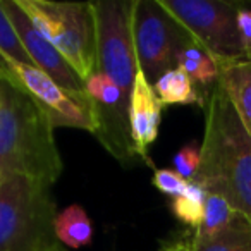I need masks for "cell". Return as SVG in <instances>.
<instances>
[{
	"label": "cell",
	"instance_id": "cell-1",
	"mask_svg": "<svg viewBox=\"0 0 251 251\" xmlns=\"http://www.w3.org/2000/svg\"><path fill=\"white\" fill-rule=\"evenodd\" d=\"M201 162L193 182L251 220V133L217 81L206 101Z\"/></svg>",
	"mask_w": 251,
	"mask_h": 251
},
{
	"label": "cell",
	"instance_id": "cell-2",
	"mask_svg": "<svg viewBox=\"0 0 251 251\" xmlns=\"http://www.w3.org/2000/svg\"><path fill=\"white\" fill-rule=\"evenodd\" d=\"M62 169L45 112L21 90L0 81V179L23 176L52 186Z\"/></svg>",
	"mask_w": 251,
	"mask_h": 251
},
{
	"label": "cell",
	"instance_id": "cell-3",
	"mask_svg": "<svg viewBox=\"0 0 251 251\" xmlns=\"http://www.w3.org/2000/svg\"><path fill=\"white\" fill-rule=\"evenodd\" d=\"M55 200L50 186L23 176L0 179V251H52Z\"/></svg>",
	"mask_w": 251,
	"mask_h": 251
},
{
	"label": "cell",
	"instance_id": "cell-4",
	"mask_svg": "<svg viewBox=\"0 0 251 251\" xmlns=\"http://www.w3.org/2000/svg\"><path fill=\"white\" fill-rule=\"evenodd\" d=\"M35 28L66 57L84 81L97 69V14L93 2L18 0Z\"/></svg>",
	"mask_w": 251,
	"mask_h": 251
},
{
	"label": "cell",
	"instance_id": "cell-5",
	"mask_svg": "<svg viewBox=\"0 0 251 251\" xmlns=\"http://www.w3.org/2000/svg\"><path fill=\"white\" fill-rule=\"evenodd\" d=\"M131 33L138 67L151 86L160 76L176 69L181 50L196 42L165 11L160 0H133Z\"/></svg>",
	"mask_w": 251,
	"mask_h": 251
},
{
	"label": "cell",
	"instance_id": "cell-6",
	"mask_svg": "<svg viewBox=\"0 0 251 251\" xmlns=\"http://www.w3.org/2000/svg\"><path fill=\"white\" fill-rule=\"evenodd\" d=\"M160 4L219 64L250 57L237 29L239 5L222 0H160Z\"/></svg>",
	"mask_w": 251,
	"mask_h": 251
},
{
	"label": "cell",
	"instance_id": "cell-7",
	"mask_svg": "<svg viewBox=\"0 0 251 251\" xmlns=\"http://www.w3.org/2000/svg\"><path fill=\"white\" fill-rule=\"evenodd\" d=\"M0 81H7L28 95L45 112L53 127L95 131L90 98L66 91L38 67L12 62L0 55Z\"/></svg>",
	"mask_w": 251,
	"mask_h": 251
},
{
	"label": "cell",
	"instance_id": "cell-8",
	"mask_svg": "<svg viewBox=\"0 0 251 251\" xmlns=\"http://www.w3.org/2000/svg\"><path fill=\"white\" fill-rule=\"evenodd\" d=\"M2 5L14 25L26 52L31 57L33 66L43 71L47 76L52 77L59 86H62L69 93L88 97L86 81L76 73V69L66 60V57L35 28L29 16L19 5L18 0H2Z\"/></svg>",
	"mask_w": 251,
	"mask_h": 251
},
{
	"label": "cell",
	"instance_id": "cell-9",
	"mask_svg": "<svg viewBox=\"0 0 251 251\" xmlns=\"http://www.w3.org/2000/svg\"><path fill=\"white\" fill-rule=\"evenodd\" d=\"M162 101L158 100L153 86L148 83L145 74L138 73L134 79L133 93L129 101V127L131 140L138 158L145 164H151L148 150L158 136L162 117Z\"/></svg>",
	"mask_w": 251,
	"mask_h": 251
},
{
	"label": "cell",
	"instance_id": "cell-10",
	"mask_svg": "<svg viewBox=\"0 0 251 251\" xmlns=\"http://www.w3.org/2000/svg\"><path fill=\"white\" fill-rule=\"evenodd\" d=\"M219 83L251 133V55L220 64Z\"/></svg>",
	"mask_w": 251,
	"mask_h": 251
},
{
	"label": "cell",
	"instance_id": "cell-11",
	"mask_svg": "<svg viewBox=\"0 0 251 251\" xmlns=\"http://www.w3.org/2000/svg\"><path fill=\"white\" fill-rule=\"evenodd\" d=\"M53 232L59 243L69 248L88 246L93 239L91 220L79 205H71L57 213L53 220Z\"/></svg>",
	"mask_w": 251,
	"mask_h": 251
},
{
	"label": "cell",
	"instance_id": "cell-12",
	"mask_svg": "<svg viewBox=\"0 0 251 251\" xmlns=\"http://www.w3.org/2000/svg\"><path fill=\"white\" fill-rule=\"evenodd\" d=\"M153 90L157 93L162 105H201L205 107V97L198 91L196 84L191 77L181 71L179 67L165 73L158 77L153 84Z\"/></svg>",
	"mask_w": 251,
	"mask_h": 251
},
{
	"label": "cell",
	"instance_id": "cell-13",
	"mask_svg": "<svg viewBox=\"0 0 251 251\" xmlns=\"http://www.w3.org/2000/svg\"><path fill=\"white\" fill-rule=\"evenodd\" d=\"M177 67L184 71L196 86H215L219 81L220 64L212 53H208L198 42L189 43L181 50L177 57Z\"/></svg>",
	"mask_w": 251,
	"mask_h": 251
},
{
	"label": "cell",
	"instance_id": "cell-14",
	"mask_svg": "<svg viewBox=\"0 0 251 251\" xmlns=\"http://www.w3.org/2000/svg\"><path fill=\"white\" fill-rule=\"evenodd\" d=\"M193 251H251V220L237 213L222 232L208 239H193Z\"/></svg>",
	"mask_w": 251,
	"mask_h": 251
},
{
	"label": "cell",
	"instance_id": "cell-15",
	"mask_svg": "<svg viewBox=\"0 0 251 251\" xmlns=\"http://www.w3.org/2000/svg\"><path fill=\"white\" fill-rule=\"evenodd\" d=\"M239 212L227 201L224 196L217 193H208L203 206V220L200 227L193 234V239H208L215 234L222 232L227 226H230Z\"/></svg>",
	"mask_w": 251,
	"mask_h": 251
},
{
	"label": "cell",
	"instance_id": "cell-16",
	"mask_svg": "<svg viewBox=\"0 0 251 251\" xmlns=\"http://www.w3.org/2000/svg\"><path fill=\"white\" fill-rule=\"evenodd\" d=\"M206 195L208 191L203 186L189 181L186 191L177 198H172V213L177 217V220L189 227H195L196 230L203 220V206H205Z\"/></svg>",
	"mask_w": 251,
	"mask_h": 251
},
{
	"label": "cell",
	"instance_id": "cell-17",
	"mask_svg": "<svg viewBox=\"0 0 251 251\" xmlns=\"http://www.w3.org/2000/svg\"><path fill=\"white\" fill-rule=\"evenodd\" d=\"M0 55H4L5 59L12 60V62L33 66L31 57L26 52L14 25L9 19L7 12L2 5V0H0Z\"/></svg>",
	"mask_w": 251,
	"mask_h": 251
},
{
	"label": "cell",
	"instance_id": "cell-18",
	"mask_svg": "<svg viewBox=\"0 0 251 251\" xmlns=\"http://www.w3.org/2000/svg\"><path fill=\"white\" fill-rule=\"evenodd\" d=\"M201 151L196 143H189L182 147L174 157V171L186 181H193L200 169Z\"/></svg>",
	"mask_w": 251,
	"mask_h": 251
},
{
	"label": "cell",
	"instance_id": "cell-19",
	"mask_svg": "<svg viewBox=\"0 0 251 251\" xmlns=\"http://www.w3.org/2000/svg\"><path fill=\"white\" fill-rule=\"evenodd\" d=\"M188 182L186 179H182L181 176L176 171H171V169H158L153 174V186L162 191L164 195H169L172 198H177L188 188Z\"/></svg>",
	"mask_w": 251,
	"mask_h": 251
},
{
	"label": "cell",
	"instance_id": "cell-20",
	"mask_svg": "<svg viewBox=\"0 0 251 251\" xmlns=\"http://www.w3.org/2000/svg\"><path fill=\"white\" fill-rule=\"evenodd\" d=\"M237 29H239L244 47L251 55V9L239 7V11H237Z\"/></svg>",
	"mask_w": 251,
	"mask_h": 251
},
{
	"label": "cell",
	"instance_id": "cell-21",
	"mask_svg": "<svg viewBox=\"0 0 251 251\" xmlns=\"http://www.w3.org/2000/svg\"><path fill=\"white\" fill-rule=\"evenodd\" d=\"M160 251H193L191 246V239H182V241H176L172 244H167L165 248H162Z\"/></svg>",
	"mask_w": 251,
	"mask_h": 251
},
{
	"label": "cell",
	"instance_id": "cell-22",
	"mask_svg": "<svg viewBox=\"0 0 251 251\" xmlns=\"http://www.w3.org/2000/svg\"><path fill=\"white\" fill-rule=\"evenodd\" d=\"M52 251H64V250H62V248H60V244H59V246H57L55 250H52Z\"/></svg>",
	"mask_w": 251,
	"mask_h": 251
}]
</instances>
